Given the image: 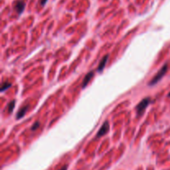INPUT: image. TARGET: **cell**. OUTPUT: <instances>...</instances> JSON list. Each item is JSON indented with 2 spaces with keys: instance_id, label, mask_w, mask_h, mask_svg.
<instances>
[{
  "instance_id": "30bf717a",
  "label": "cell",
  "mask_w": 170,
  "mask_h": 170,
  "mask_svg": "<svg viewBox=\"0 0 170 170\" xmlns=\"http://www.w3.org/2000/svg\"><path fill=\"white\" fill-rule=\"evenodd\" d=\"M39 122H38V121H37L36 123H35V124H34L33 125V127H32V129H32V130H36L38 128V127H39Z\"/></svg>"
},
{
  "instance_id": "5b68a950",
  "label": "cell",
  "mask_w": 170,
  "mask_h": 170,
  "mask_svg": "<svg viewBox=\"0 0 170 170\" xmlns=\"http://www.w3.org/2000/svg\"><path fill=\"white\" fill-rule=\"evenodd\" d=\"M108 57H109V55H106L100 60V64H99V67H98V71L101 72L104 70V68H105L106 65V62H107V60H108Z\"/></svg>"
},
{
  "instance_id": "277c9868",
  "label": "cell",
  "mask_w": 170,
  "mask_h": 170,
  "mask_svg": "<svg viewBox=\"0 0 170 170\" xmlns=\"http://www.w3.org/2000/svg\"><path fill=\"white\" fill-rule=\"evenodd\" d=\"M24 9H25V3L23 1H17L14 3V9L17 11V14H22L24 11Z\"/></svg>"
},
{
  "instance_id": "7a4b0ae2",
  "label": "cell",
  "mask_w": 170,
  "mask_h": 170,
  "mask_svg": "<svg viewBox=\"0 0 170 170\" xmlns=\"http://www.w3.org/2000/svg\"><path fill=\"white\" fill-rule=\"evenodd\" d=\"M151 103L150 98H145L144 100H142L140 101V103L138 104L136 106V111L139 114H142L144 113V111L145 110V109L148 107V106Z\"/></svg>"
},
{
  "instance_id": "8fae6325",
  "label": "cell",
  "mask_w": 170,
  "mask_h": 170,
  "mask_svg": "<svg viewBox=\"0 0 170 170\" xmlns=\"http://www.w3.org/2000/svg\"><path fill=\"white\" fill-rule=\"evenodd\" d=\"M47 2H48V0H39L40 4H41V6H42V7L47 3Z\"/></svg>"
},
{
  "instance_id": "9c48e42d",
  "label": "cell",
  "mask_w": 170,
  "mask_h": 170,
  "mask_svg": "<svg viewBox=\"0 0 170 170\" xmlns=\"http://www.w3.org/2000/svg\"><path fill=\"white\" fill-rule=\"evenodd\" d=\"M15 103H16V101L15 100H12L11 102L7 106V108H8V112H9V114H11L12 111L14 110V106H15Z\"/></svg>"
},
{
  "instance_id": "6da1fadb",
  "label": "cell",
  "mask_w": 170,
  "mask_h": 170,
  "mask_svg": "<svg viewBox=\"0 0 170 170\" xmlns=\"http://www.w3.org/2000/svg\"><path fill=\"white\" fill-rule=\"evenodd\" d=\"M168 68V67L167 63L164 65L161 69L159 71V72L157 73L156 75H154L153 78H152L150 82L149 83V86H153V85H155L156 83H158V82H159V81H160L164 76V75L166 74V72H167Z\"/></svg>"
},
{
  "instance_id": "52a82bcc",
  "label": "cell",
  "mask_w": 170,
  "mask_h": 170,
  "mask_svg": "<svg viewBox=\"0 0 170 170\" xmlns=\"http://www.w3.org/2000/svg\"><path fill=\"white\" fill-rule=\"evenodd\" d=\"M28 106H22V108L18 110V112H17V115H16V118H17V120H19V119H21V118H22L24 115H25L26 112H27V110H28Z\"/></svg>"
},
{
  "instance_id": "4fadbf2b",
  "label": "cell",
  "mask_w": 170,
  "mask_h": 170,
  "mask_svg": "<svg viewBox=\"0 0 170 170\" xmlns=\"http://www.w3.org/2000/svg\"><path fill=\"white\" fill-rule=\"evenodd\" d=\"M168 97L170 98V92H169V93H168Z\"/></svg>"
},
{
  "instance_id": "3957f363",
  "label": "cell",
  "mask_w": 170,
  "mask_h": 170,
  "mask_svg": "<svg viewBox=\"0 0 170 170\" xmlns=\"http://www.w3.org/2000/svg\"><path fill=\"white\" fill-rule=\"evenodd\" d=\"M110 129V125L109 122L108 121H106V122L104 123L102 126L100 127V130L97 133V135H96V138H99V137H102L104 136L105 134H106V133L109 131Z\"/></svg>"
},
{
  "instance_id": "ba28073f",
  "label": "cell",
  "mask_w": 170,
  "mask_h": 170,
  "mask_svg": "<svg viewBox=\"0 0 170 170\" xmlns=\"http://www.w3.org/2000/svg\"><path fill=\"white\" fill-rule=\"evenodd\" d=\"M12 86V83L9 82V81H5L2 84V87H1V92H3L6 90H8L9 88H10Z\"/></svg>"
},
{
  "instance_id": "7c38bea8",
  "label": "cell",
  "mask_w": 170,
  "mask_h": 170,
  "mask_svg": "<svg viewBox=\"0 0 170 170\" xmlns=\"http://www.w3.org/2000/svg\"><path fill=\"white\" fill-rule=\"evenodd\" d=\"M67 166H63V167L61 168L60 170H67Z\"/></svg>"
},
{
  "instance_id": "8992f818",
  "label": "cell",
  "mask_w": 170,
  "mask_h": 170,
  "mask_svg": "<svg viewBox=\"0 0 170 170\" xmlns=\"http://www.w3.org/2000/svg\"><path fill=\"white\" fill-rule=\"evenodd\" d=\"M93 75H94V72H93V71H90V72L85 76V78H84L83 80V82H82V88H85V87H87V85H88V83L90 82V81H91L92 77H93Z\"/></svg>"
}]
</instances>
